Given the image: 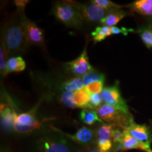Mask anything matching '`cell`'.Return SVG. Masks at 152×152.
<instances>
[{"label": "cell", "instance_id": "cell-22", "mask_svg": "<svg viewBox=\"0 0 152 152\" xmlns=\"http://www.w3.org/2000/svg\"><path fill=\"white\" fill-rule=\"evenodd\" d=\"M91 35L94 43L101 42L108 37L112 35L111 29L107 26H98L95 28L94 31L91 33Z\"/></svg>", "mask_w": 152, "mask_h": 152}, {"label": "cell", "instance_id": "cell-18", "mask_svg": "<svg viewBox=\"0 0 152 152\" xmlns=\"http://www.w3.org/2000/svg\"><path fill=\"white\" fill-rule=\"evenodd\" d=\"M26 68V64L21 56H14L8 58L7 63V73L6 75L11 73H20L23 71Z\"/></svg>", "mask_w": 152, "mask_h": 152}, {"label": "cell", "instance_id": "cell-16", "mask_svg": "<svg viewBox=\"0 0 152 152\" xmlns=\"http://www.w3.org/2000/svg\"><path fill=\"white\" fill-rule=\"evenodd\" d=\"M84 87L83 77L73 76L64 81L61 84L59 90L63 92H74Z\"/></svg>", "mask_w": 152, "mask_h": 152}, {"label": "cell", "instance_id": "cell-2", "mask_svg": "<svg viewBox=\"0 0 152 152\" xmlns=\"http://www.w3.org/2000/svg\"><path fill=\"white\" fill-rule=\"evenodd\" d=\"M53 131L42 133L34 142L35 152H80L75 142L67 137L61 130L51 127Z\"/></svg>", "mask_w": 152, "mask_h": 152}, {"label": "cell", "instance_id": "cell-20", "mask_svg": "<svg viewBox=\"0 0 152 152\" xmlns=\"http://www.w3.org/2000/svg\"><path fill=\"white\" fill-rule=\"evenodd\" d=\"M136 33L140 35V39L148 49H152V22L147 26H141L137 30Z\"/></svg>", "mask_w": 152, "mask_h": 152}, {"label": "cell", "instance_id": "cell-8", "mask_svg": "<svg viewBox=\"0 0 152 152\" xmlns=\"http://www.w3.org/2000/svg\"><path fill=\"white\" fill-rule=\"evenodd\" d=\"M101 94L106 104L130 113L128 104L121 95L118 81L114 85L104 87Z\"/></svg>", "mask_w": 152, "mask_h": 152}, {"label": "cell", "instance_id": "cell-7", "mask_svg": "<svg viewBox=\"0 0 152 152\" xmlns=\"http://www.w3.org/2000/svg\"><path fill=\"white\" fill-rule=\"evenodd\" d=\"M78 11L83 20L90 22H100L109 14V11L94 4H81L75 1H68Z\"/></svg>", "mask_w": 152, "mask_h": 152}, {"label": "cell", "instance_id": "cell-1", "mask_svg": "<svg viewBox=\"0 0 152 152\" xmlns=\"http://www.w3.org/2000/svg\"><path fill=\"white\" fill-rule=\"evenodd\" d=\"M2 39L1 44L8 58L23 54L30 45L18 12L9 19L4 27Z\"/></svg>", "mask_w": 152, "mask_h": 152}, {"label": "cell", "instance_id": "cell-24", "mask_svg": "<svg viewBox=\"0 0 152 152\" xmlns=\"http://www.w3.org/2000/svg\"><path fill=\"white\" fill-rule=\"evenodd\" d=\"M91 3L94 4L99 6L100 7L103 8L109 12H112V11L119 10L122 8H125V6H121L113 2V1H109V0H93L90 1Z\"/></svg>", "mask_w": 152, "mask_h": 152}, {"label": "cell", "instance_id": "cell-26", "mask_svg": "<svg viewBox=\"0 0 152 152\" xmlns=\"http://www.w3.org/2000/svg\"><path fill=\"white\" fill-rule=\"evenodd\" d=\"M104 82L103 81L94 82V83H90L84 87L90 94H101L104 90Z\"/></svg>", "mask_w": 152, "mask_h": 152}, {"label": "cell", "instance_id": "cell-19", "mask_svg": "<svg viewBox=\"0 0 152 152\" xmlns=\"http://www.w3.org/2000/svg\"><path fill=\"white\" fill-rule=\"evenodd\" d=\"M80 119L83 123L89 125H92L96 123H102L103 121L99 117L97 113L94 109H84L80 113Z\"/></svg>", "mask_w": 152, "mask_h": 152}, {"label": "cell", "instance_id": "cell-10", "mask_svg": "<svg viewBox=\"0 0 152 152\" xmlns=\"http://www.w3.org/2000/svg\"><path fill=\"white\" fill-rule=\"evenodd\" d=\"M65 135L75 144L85 148L94 147L96 144V130L87 127H81L74 134L63 132Z\"/></svg>", "mask_w": 152, "mask_h": 152}, {"label": "cell", "instance_id": "cell-11", "mask_svg": "<svg viewBox=\"0 0 152 152\" xmlns=\"http://www.w3.org/2000/svg\"><path fill=\"white\" fill-rule=\"evenodd\" d=\"M1 127L4 131L11 132L14 131L15 119L17 112L15 110L13 102H1Z\"/></svg>", "mask_w": 152, "mask_h": 152}, {"label": "cell", "instance_id": "cell-32", "mask_svg": "<svg viewBox=\"0 0 152 152\" xmlns=\"http://www.w3.org/2000/svg\"><path fill=\"white\" fill-rule=\"evenodd\" d=\"M80 152H103V151H100V150L96 146V147H87V148H86V149L84 150V151H80Z\"/></svg>", "mask_w": 152, "mask_h": 152}, {"label": "cell", "instance_id": "cell-35", "mask_svg": "<svg viewBox=\"0 0 152 152\" xmlns=\"http://www.w3.org/2000/svg\"><path fill=\"white\" fill-rule=\"evenodd\" d=\"M151 22H152V18H151Z\"/></svg>", "mask_w": 152, "mask_h": 152}, {"label": "cell", "instance_id": "cell-4", "mask_svg": "<svg viewBox=\"0 0 152 152\" xmlns=\"http://www.w3.org/2000/svg\"><path fill=\"white\" fill-rule=\"evenodd\" d=\"M94 110L97 113L99 117L106 123L122 129L123 130H127V128L134 122L130 113H125L106 104H103Z\"/></svg>", "mask_w": 152, "mask_h": 152}, {"label": "cell", "instance_id": "cell-30", "mask_svg": "<svg viewBox=\"0 0 152 152\" xmlns=\"http://www.w3.org/2000/svg\"><path fill=\"white\" fill-rule=\"evenodd\" d=\"M111 33L112 35H118V34H122V35L127 36L130 33H133L134 32V29L132 28H127L125 27H117V26H114L111 27Z\"/></svg>", "mask_w": 152, "mask_h": 152}, {"label": "cell", "instance_id": "cell-33", "mask_svg": "<svg viewBox=\"0 0 152 152\" xmlns=\"http://www.w3.org/2000/svg\"><path fill=\"white\" fill-rule=\"evenodd\" d=\"M1 152H11L9 150H1Z\"/></svg>", "mask_w": 152, "mask_h": 152}, {"label": "cell", "instance_id": "cell-3", "mask_svg": "<svg viewBox=\"0 0 152 152\" xmlns=\"http://www.w3.org/2000/svg\"><path fill=\"white\" fill-rule=\"evenodd\" d=\"M40 102L30 111L17 113L15 119L14 131L19 134H27L39 130L47 121L54 120V118H44L39 120L37 118V111Z\"/></svg>", "mask_w": 152, "mask_h": 152}, {"label": "cell", "instance_id": "cell-5", "mask_svg": "<svg viewBox=\"0 0 152 152\" xmlns=\"http://www.w3.org/2000/svg\"><path fill=\"white\" fill-rule=\"evenodd\" d=\"M52 14L57 20L68 28L80 29L83 20L78 11L68 1H58L53 6Z\"/></svg>", "mask_w": 152, "mask_h": 152}, {"label": "cell", "instance_id": "cell-9", "mask_svg": "<svg viewBox=\"0 0 152 152\" xmlns=\"http://www.w3.org/2000/svg\"><path fill=\"white\" fill-rule=\"evenodd\" d=\"M64 65L66 71L77 77L85 75V74L94 69L89 62L86 47L77 58L72 61L66 63Z\"/></svg>", "mask_w": 152, "mask_h": 152}, {"label": "cell", "instance_id": "cell-6", "mask_svg": "<svg viewBox=\"0 0 152 152\" xmlns=\"http://www.w3.org/2000/svg\"><path fill=\"white\" fill-rule=\"evenodd\" d=\"M20 18L26 37L30 45H35L44 49L45 47V31L39 28L35 22L28 19L25 15V11H18Z\"/></svg>", "mask_w": 152, "mask_h": 152}, {"label": "cell", "instance_id": "cell-14", "mask_svg": "<svg viewBox=\"0 0 152 152\" xmlns=\"http://www.w3.org/2000/svg\"><path fill=\"white\" fill-rule=\"evenodd\" d=\"M125 7L132 12L152 18V0H136Z\"/></svg>", "mask_w": 152, "mask_h": 152}, {"label": "cell", "instance_id": "cell-15", "mask_svg": "<svg viewBox=\"0 0 152 152\" xmlns=\"http://www.w3.org/2000/svg\"><path fill=\"white\" fill-rule=\"evenodd\" d=\"M130 14L131 12L123 10V9L112 11L101 20L100 23L102 25V26H107L109 28L114 27L121 20H123L126 16H130Z\"/></svg>", "mask_w": 152, "mask_h": 152}, {"label": "cell", "instance_id": "cell-13", "mask_svg": "<svg viewBox=\"0 0 152 152\" xmlns=\"http://www.w3.org/2000/svg\"><path fill=\"white\" fill-rule=\"evenodd\" d=\"M116 144L117 151H128L132 149H139L147 152L149 151L147 147H145L141 142L138 141L137 139L132 137L126 130H124L122 142L120 144Z\"/></svg>", "mask_w": 152, "mask_h": 152}, {"label": "cell", "instance_id": "cell-29", "mask_svg": "<svg viewBox=\"0 0 152 152\" xmlns=\"http://www.w3.org/2000/svg\"><path fill=\"white\" fill-rule=\"evenodd\" d=\"M123 136H124V130H121L119 128L113 129L112 132V141L113 144H120L122 142Z\"/></svg>", "mask_w": 152, "mask_h": 152}, {"label": "cell", "instance_id": "cell-31", "mask_svg": "<svg viewBox=\"0 0 152 152\" xmlns=\"http://www.w3.org/2000/svg\"><path fill=\"white\" fill-rule=\"evenodd\" d=\"M29 2V1H15L14 4L16 6L17 11H25L26 9V6L27 4Z\"/></svg>", "mask_w": 152, "mask_h": 152}, {"label": "cell", "instance_id": "cell-28", "mask_svg": "<svg viewBox=\"0 0 152 152\" xmlns=\"http://www.w3.org/2000/svg\"><path fill=\"white\" fill-rule=\"evenodd\" d=\"M103 98H102L101 94H90V105L92 108V109H95L96 108L99 107L101 105H102L103 102Z\"/></svg>", "mask_w": 152, "mask_h": 152}, {"label": "cell", "instance_id": "cell-27", "mask_svg": "<svg viewBox=\"0 0 152 152\" xmlns=\"http://www.w3.org/2000/svg\"><path fill=\"white\" fill-rule=\"evenodd\" d=\"M7 55L4 47L3 45L1 43V47H0V71H1V75L2 76H7V63L6 60Z\"/></svg>", "mask_w": 152, "mask_h": 152}, {"label": "cell", "instance_id": "cell-25", "mask_svg": "<svg viewBox=\"0 0 152 152\" xmlns=\"http://www.w3.org/2000/svg\"><path fill=\"white\" fill-rule=\"evenodd\" d=\"M59 102L61 104L71 109L77 108L74 102L73 92H62V94L60 95Z\"/></svg>", "mask_w": 152, "mask_h": 152}, {"label": "cell", "instance_id": "cell-17", "mask_svg": "<svg viewBox=\"0 0 152 152\" xmlns=\"http://www.w3.org/2000/svg\"><path fill=\"white\" fill-rule=\"evenodd\" d=\"M73 99L77 108L92 109L90 105V94L85 90V87L73 92Z\"/></svg>", "mask_w": 152, "mask_h": 152}, {"label": "cell", "instance_id": "cell-12", "mask_svg": "<svg viewBox=\"0 0 152 152\" xmlns=\"http://www.w3.org/2000/svg\"><path fill=\"white\" fill-rule=\"evenodd\" d=\"M127 131L139 142H141L148 149H151L152 133L151 129L147 125H141L133 122L127 128Z\"/></svg>", "mask_w": 152, "mask_h": 152}, {"label": "cell", "instance_id": "cell-21", "mask_svg": "<svg viewBox=\"0 0 152 152\" xmlns=\"http://www.w3.org/2000/svg\"><path fill=\"white\" fill-rule=\"evenodd\" d=\"M114 127L106 123H102L96 130V142L112 140V132Z\"/></svg>", "mask_w": 152, "mask_h": 152}, {"label": "cell", "instance_id": "cell-23", "mask_svg": "<svg viewBox=\"0 0 152 152\" xmlns=\"http://www.w3.org/2000/svg\"><path fill=\"white\" fill-rule=\"evenodd\" d=\"M105 80V76L102 73L96 71L95 69H92V71L85 74L83 76V81L84 87L89 85L90 83H94L96 81H103Z\"/></svg>", "mask_w": 152, "mask_h": 152}, {"label": "cell", "instance_id": "cell-34", "mask_svg": "<svg viewBox=\"0 0 152 152\" xmlns=\"http://www.w3.org/2000/svg\"><path fill=\"white\" fill-rule=\"evenodd\" d=\"M147 152H152V150H151V149H150V150H149V151H148Z\"/></svg>", "mask_w": 152, "mask_h": 152}]
</instances>
